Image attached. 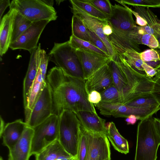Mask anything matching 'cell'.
Returning <instances> with one entry per match:
<instances>
[{
	"label": "cell",
	"mask_w": 160,
	"mask_h": 160,
	"mask_svg": "<svg viewBox=\"0 0 160 160\" xmlns=\"http://www.w3.org/2000/svg\"><path fill=\"white\" fill-rule=\"evenodd\" d=\"M85 80L63 73H55L48 79L53 114L59 116L64 110L75 113L81 111L96 112L92 103L88 98Z\"/></svg>",
	"instance_id": "1"
},
{
	"label": "cell",
	"mask_w": 160,
	"mask_h": 160,
	"mask_svg": "<svg viewBox=\"0 0 160 160\" xmlns=\"http://www.w3.org/2000/svg\"><path fill=\"white\" fill-rule=\"evenodd\" d=\"M107 64L113 84L120 93L121 103L125 104L152 93L154 83L152 78L136 71L121 55H116Z\"/></svg>",
	"instance_id": "2"
},
{
	"label": "cell",
	"mask_w": 160,
	"mask_h": 160,
	"mask_svg": "<svg viewBox=\"0 0 160 160\" xmlns=\"http://www.w3.org/2000/svg\"><path fill=\"white\" fill-rule=\"evenodd\" d=\"M160 145V136L154 117L140 121L138 126L134 160H156Z\"/></svg>",
	"instance_id": "3"
},
{
	"label": "cell",
	"mask_w": 160,
	"mask_h": 160,
	"mask_svg": "<svg viewBox=\"0 0 160 160\" xmlns=\"http://www.w3.org/2000/svg\"><path fill=\"white\" fill-rule=\"evenodd\" d=\"M48 56L49 61L53 62L68 75L85 80L76 49L71 46L69 41L61 43L54 42Z\"/></svg>",
	"instance_id": "4"
},
{
	"label": "cell",
	"mask_w": 160,
	"mask_h": 160,
	"mask_svg": "<svg viewBox=\"0 0 160 160\" xmlns=\"http://www.w3.org/2000/svg\"><path fill=\"white\" fill-rule=\"evenodd\" d=\"M80 123L76 113L64 110L59 116L58 140L64 149L77 158Z\"/></svg>",
	"instance_id": "5"
},
{
	"label": "cell",
	"mask_w": 160,
	"mask_h": 160,
	"mask_svg": "<svg viewBox=\"0 0 160 160\" xmlns=\"http://www.w3.org/2000/svg\"><path fill=\"white\" fill-rule=\"evenodd\" d=\"M9 8L15 9L32 22L43 20L50 22L58 17L54 8L46 5L42 0H13Z\"/></svg>",
	"instance_id": "6"
},
{
	"label": "cell",
	"mask_w": 160,
	"mask_h": 160,
	"mask_svg": "<svg viewBox=\"0 0 160 160\" xmlns=\"http://www.w3.org/2000/svg\"><path fill=\"white\" fill-rule=\"evenodd\" d=\"M59 123V116L52 114L33 128L31 156L38 153L58 139Z\"/></svg>",
	"instance_id": "7"
},
{
	"label": "cell",
	"mask_w": 160,
	"mask_h": 160,
	"mask_svg": "<svg viewBox=\"0 0 160 160\" xmlns=\"http://www.w3.org/2000/svg\"><path fill=\"white\" fill-rule=\"evenodd\" d=\"M53 114L52 101L51 91L47 84L37 100L28 122L27 127L33 128Z\"/></svg>",
	"instance_id": "8"
},
{
	"label": "cell",
	"mask_w": 160,
	"mask_h": 160,
	"mask_svg": "<svg viewBox=\"0 0 160 160\" xmlns=\"http://www.w3.org/2000/svg\"><path fill=\"white\" fill-rule=\"evenodd\" d=\"M50 22L48 20H43L33 22L15 41L10 43L9 48L12 50H27L31 54L37 48L38 43L41 35Z\"/></svg>",
	"instance_id": "9"
},
{
	"label": "cell",
	"mask_w": 160,
	"mask_h": 160,
	"mask_svg": "<svg viewBox=\"0 0 160 160\" xmlns=\"http://www.w3.org/2000/svg\"><path fill=\"white\" fill-rule=\"evenodd\" d=\"M124 7L115 4L112 5L111 14L107 19L113 31L124 33L131 31L136 25L132 13L127 6L121 4Z\"/></svg>",
	"instance_id": "10"
},
{
	"label": "cell",
	"mask_w": 160,
	"mask_h": 160,
	"mask_svg": "<svg viewBox=\"0 0 160 160\" xmlns=\"http://www.w3.org/2000/svg\"><path fill=\"white\" fill-rule=\"evenodd\" d=\"M71 9L73 14L78 16L88 30L94 32L103 41L107 48L110 57L113 58L115 54L108 37L104 34L103 28L108 22L107 19H101L92 17L72 3Z\"/></svg>",
	"instance_id": "11"
},
{
	"label": "cell",
	"mask_w": 160,
	"mask_h": 160,
	"mask_svg": "<svg viewBox=\"0 0 160 160\" xmlns=\"http://www.w3.org/2000/svg\"><path fill=\"white\" fill-rule=\"evenodd\" d=\"M111 158L110 144L106 134L91 132L86 160H105Z\"/></svg>",
	"instance_id": "12"
},
{
	"label": "cell",
	"mask_w": 160,
	"mask_h": 160,
	"mask_svg": "<svg viewBox=\"0 0 160 160\" xmlns=\"http://www.w3.org/2000/svg\"><path fill=\"white\" fill-rule=\"evenodd\" d=\"M76 51L82 68L85 80L94 72L107 64L111 59L84 49H78Z\"/></svg>",
	"instance_id": "13"
},
{
	"label": "cell",
	"mask_w": 160,
	"mask_h": 160,
	"mask_svg": "<svg viewBox=\"0 0 160 160\" xmlns=\"http://www.w3.org/2000/svg\"><path fill=\"white\" fill-rule=\"evenodd\" d=\"M85 88L88 94L92 91L101 93L112 85V75L107 64L92 74L86 80Z\"/></svg>",
	"instance_id": "14"
},
{
	"label": "cell",
	"mask_w": 160,
	"mask_h": 160,
	"mask_svg": "<svg viewBox=\"0 0 160 160\" xmlns=\"http://www.w3.org/2000/svg\"><path fill=\"white\" fill-rule=\"evenodd\" d=\"M33 128L27 127L22 136L9 150L8 160H29L30 157Z\"/></svg>",
	"instance_id": "15"
},
{
	"label": "cell",
	"mask_w": 160,
	"mask_h": 160,
	"mask_svg": "<svg viewBox=\"0 0 160 160\" xmlns=\"http://www.w3.org/2000/svg\"><path fill=\"white\" fill-rule=\"evenodd\" d=\"M27 127L26 123L21 119L5 124L0 133L3 145L9 150L12 148L20 139Z\"/></svg>",
	"instance_id": "16"
},
{
	"label": "cell",
	"mask_w": 160,
	"mask_h": 160,
	"mask_svg": "<svg viewBox=\"0 0 160 160\" xmlns=\"http://www.w3.org/2000/svg\"><path fill=\"white\" fill-rule=\"evenodd\" d=\"M41 48V44L39 43L37 48L31 54L28 68L23 81V95L24 110L27 107L30 91L39 68Z\"/></svg>",
	"instance_id": "17"
},
{
	"label": "cell",
	"mask_w": 160,
	"mask_h": 160,
	"mask_svg": "<svg viewBox=\"0 0 160 160\" xmlns=\"http://www.w3.org/2000/svg\"><path fill=\"white\" fill-rule=\"evenodd\" d=\"M16 10L10 9L0 21V55L1 57L8 51L11 43L13 22Z\"/></svg>",
	"instance_id": "18"
},
{
	"label": "cell",
	"mask_w": 160,
	"mask_h": 160,
	"mask_svg": "<svg viewBox=\"0 0 160 160\" xmlns=\"http://www.w3.org/2000/svg\"><path fill=\"white\" fill-rule=\"evenodd\" d=\"M81 125L88 130L94 133H106V121L96 112L81 111L75 113Z\"/></svg>",
	"instance_id": "19"
},
{
	"label": "cell",
	"mask_w": 160,
	"mask_h": 160,
	"mask_svg": "<svg viewBox=\"0 0 160 160\" xmlns=\"http://www.w3.org/2000/svg\"><path fill=\"white\" fill-rule=\"evenodd\" d=\"M34 156L35 160H77L64 149L58 139Z\"/></svg>",
	"instance_id": "20"
},
{
	"label": "cell",
	"mask_w": 160,
	"mask_h": 160,
	"mask_svg": "<svg viewBox=\"0 0 160 160\" xmlns=\"http://www.w3.org/2000/svg\"><path fill=\"white\" fill-rule=\"evenodd\" d=\"M106 135L114 148L118 152L127 154L129 152L128 142L119 133L112 122L106 124Z\"/></svg>",
	"instance_id": "21"
},
{
	"label": "cell",
	"mask_w": 160,
	"mask_h": 160,
	"mask_svg": "<svg viewBox=\"0 0 160 160\" xmlns=\"http://www.w3.org/2000/svg\"><path fill=\"white\" fill-rule=\"evenodd\" d=\"M126 104L132 107L152 110H160V105L152 93L134 99Z\"/></svg>",
	"instance_id": "22"
},
{
	"label": "cell",
	"mask_w": 160,
	"mask_h": 160,
	"mask_svg": "<svg viewBox=\"0 0 160 160\" xmlns=\"http://www.w3.org/2000/svg\"><path fill=\"white\" fill-rule=\"evenodd\" d=\"M130 39L135 42L146 45L151 49H159L160 46L154 35L148 33L139 34L132 29L128 33Z\"/></svg>",
	"instance_id": "23"
},
{
	"label": "cell",
	"mask_w": 160,
	"mask_h": 160,
	"mask_svg": "<svg viewBox=\"0 0 160 160\" xmlns=\"http://www.w3.org/2000/svg\"><path fill=\"white\" fill-rule=\"evenodd\" d=\"M91 132L80 125L77 160H86L89 147Z\"/></svg>",
	"instance_id": "24"
},
{
	"label": "cell",
	"mask_w": 160,
	"mask_h": 160,
	"mask_svg": "<svg viewBox=\"0 0 160 160\" xmlns=\"http://www.w3.org/2000/svg\"><path fill=\"white\" fill-rule=\"evenodd\" d=\"M32 22L17 12L13 22L11 43L15 41Z\"/></svg>",
	"instance_id": "25"
},
{
	"label": "cell",
	"mask_w": 160,
	"mask_h": 160,
	"mask_svg": "<svg viewBox=\"0 0 160 160\" xmlns=\"http://www.w3.org/2000/svg\"><path fill=\"white\" fill-rule=\"evenodd\" d=\"M140 52L134 50H128L122 54L128 64L135 70L143 74H146L142 67L144 62L140 57Z\"/></svg>",
	"instance_id": "26"
},
{
	"label": "cell",
	"mask_w": 160,
	"mask_h": 160,
	"mask_svg": "<svg viewBox=\"0 0 160 160\" xmlns=\"http://www.w3.org/2000/svg\"><path fill=\"white\" fill-rule=\"evenodd\" d=\"M71 26L72 35L80 39L90 42V38L88 29L78 15L73 14Z\"/></svg>",
	"instance_id": "27"
},
{
	"label": "cell",
	"mask_w": 160,
	"mask_h": 160,
	"mask_svg": "<svg viewBox=\"0 0 160 160\" xmlns=\"http://www.w3.org/2000/svg\"><path fill=\"white\" fill-rule=\"evenodd\" d=\"M70 2L92 17L103 19H107L109 17L86 0H70Z\"/></svg>",
	"instance_id": "28"
},
{
	"label": "cell",
	"mask_w": 160,
	"mask_h": 160,
	"mask_svg": "<svg viewBox=\"0 0 160 160\" xmlns=\"http://www.w3.org/2000/svg\"><path fill=\"white\" fill-rule=\"evenodd\" d=\"M134 11L137 12L147 22L148 25L159 33L158 25L160 20L150 10L149 8L135 6Z\"/></svg>",
	"instance_id": "29"
},
{
	"label": "cell",
	"mask_w": 160,
	"mask_h": 160,
	"mask_svg": "<svg viewBox=\"0 0 160 160\" xmlns=\"http://www.w3.org/2000/svg\"><path fill=\"white\" fill-rule=\"evenodd\" d=\"M69 41L71 46L75 49H84L108 57L105 53L90 42L78 38L72 35L70 37Z\"/></svg>",
	"instance_id": "30"
},
{
	"label": "cell",
	"mask_w": 160,
	"mask_h": 160,
	"mask_svg": "<svg viewBox=\"0 0 160 160\" xmlns=\"http://www.w3.org/2000/svg\"><path fill=\"white\" fill-rule=\"evenodd\" d=\"M101 93V102L108 103H121V97L119 91L113 85Z\"/></svg>",
	"instance_id": "31"
},
{
	"label": "cell",
	"mask_w": 160,
	"mask_h": 160,
	"mask_svg": "<svg viewBox=\"0 0 160 160\" xmlns=\"http://www.w3.org/2000/svg\"><path fill=\"white\" fill-rule=\"evenodd\" d=\"M115 1L120 4H127L134 7L153 8L160 7V4L157 3L154 0H116Z\"/></svg>",
	"instance_id": "32"
},
{
	"label": "cell",
	"mask_w": 160,
	"mask_h": 160,
	"mask_svg": "<svg viewBox=\"0 0 160 160\" xmlns=\"http://www.w3.org/2000/svg\"><path fill=\"white\" fill-rule=\"evenodd\" d=\"M103 13L110 16L111 13L112 5L109 0H86Z\"/></svg>",
	"instance_id": "33"
},
{
	"label": "cell",
	"mask_w": 160,
	"mask_h": 160,
	"mask_svg": "<svg viewBox=\"0 0 160 160\" xmlns=\"http://www.w3.org/2000/svg\"><path fill=\"white\" fill-rule=\"evenodd\" d=\"M141 60L145 62L160 60V49H150L140 52Z\"/></svg>",
	"instance_id": "34"
},
{
	"label": "cell",
	"mask_w": 160,
	"mask_h": 160,
	"mask_svg": "<svg viewBox=\"0 0 160 160\" xmlns=\"http://www.w3.org/2000/svg\"><path fill=\"white\" fill-rule=\"evenodd\" d=\"M88 32L90 38V42L104 52L109 57H110L108 49L101 39L93 32L88 29Z\"/></svg>",
	"instance_id": "35"
},
{
	"label": "cell",
	"mask_w": 160,
	"mask_h": 160,
	"mask_svg": "<svg viewBox=\"0 0 160 160\" xmlns=\"http://www.w3.org/2000/svg\"><path fill=\"white\" fill-rule=\"evenodd\" d=\"M48 58L45 51L41 48L39 51V67L40 68L42 76L46 78V75L48 63Z\"/></svg>",
	"instance_id": "36"
},
{
	"label": "cell",
	"mask_w": 160,
	"mask_h": 160,
	"mask_svg": "<svg viewBox=\"0 0 160 160\" xmlns=\"http://www.w3.org/2000/svg\"><path fill=\"white\" fill-rule=\"evenodd\" d=\"M132 29L135 32L139 34L148 33L154 36L157 33L152 28L148 25L144 26L136 25Z\"/></svg>",
	"instance_id": "37"
},
{
	"label": "cell",
	"mask_w": 160,
	"mask_h": 160,
	"mask_svg": "<svg viewBox=\"0 0 160 160\" xmlns=\"http://www.w3.org/2000/svg\"><path fill=\"white\" fill-rule=\"evenodd\" d=\"M88 98L90 102L95 105L101 102L102 97L100 92L94 90L88 94Z\"/></svg>",
	"instance_id": "38"
},
{
	"label": "cell",
	"mask_w": 160,
	"mask_h": 160,
	"mask_svg": "<svg viewBox=\"0 0 160 160\" xmlns=\"http://www.w3.org/2000/svg\"><path fill=\"white\" fill-rule=\"evenodd\" d=\"M128 8L132 12L136 18V24L140 26H144L148 25V23L147 21L143 18L137 12L132 10L127 6Z\"/></svg>",
	"instance_id": "39"
},
{
	"label": "cell",
	"mask_w": 160,
	"mask_h": 160,
	"mask_svg": "<svg viewBox=\"0 0 160 160\" xmlns=\"http://www.w3.org/2000/svg\"><path fill=\"white\" fill-rule=\"evenodd\" d=\"M154 82L152 92L160 91V68L157 70V72L152 78Z\"/></svg>",
	"instance_id": "40"
},
{
	"label": "cell",
	"mask_w": 160,
	"mask_h": 160,
	"mask_svg": "<svg viewBox=\"0 0 160 160\" xmlns=\"http://www.w3.org/2000/svg\"><path fill=\"white\" fill-rule=\"evenodd\" d=\"M142 67L146 74L150 77L152 78L157 73V70L145 62L142 65Z\"/></svg>",
	"instance_id": "41"
},
{
	"label": "cell",
	"mask_w": 160,
	"mask_h": 160,
	"mask_svg": "<svg viewBox=\"0 0 160 160\" xmlns=\"http://www.w3.org/2000/svg\"><path fill=\"white\" fill-rule=\"evenodd\" d=\"M11 2L9 0H0V20L6 9L10 6Z\"/></svg>",
	"instance_id": "42"
},
{
	"label": "cell",
	"mask_w": 160,
	"mask_h": 160,
	"mask_svg": "<svg viewBox=\"0 0 160 160\" xmlns=\"http://www.w3.org/2000/svg\"><path fill=\"white\" fill-rule=\"evenodd\" d=\"M103 31L104 34L107 37L112 33V29L108 22L103 27Z\"/></svg>",
	"instance_id": "43"
},
{
	"label": "cell",
	"mask_w": 160,
	"mask_h": 160,
	"mask_svg": "<svg viewBox=\"0 0 160 160\" xmlns=\"http://www.w3.org/2000/svg\"><path fill=\"white\" fill-rule=\"evenodd\" d=\"M138 120L137 117L134 115H131L126 118L125 120L127 125H133Z\"/></svg>",
	"instance_id": "44"
},
{
	"label": "cell",
	"mask_w": 160,
	"mask_h": 160,
	"mask_svg": "<svg viewBox=\"0 0 160 160\" xmlns=\"http://www.w3.org/2000/svg\"><path fill=\"white\" fill-rule=\"evenodd\" d=\"M154 119L157 129L160 136V119L154 117Z\"/></svg>",
	"instance_id": "45"
},
{
	"label": "cell",
	"mask_w": 160,
	"mask_h": 160,
	"mask_svg": "<svg viewBox=\"0 0 160 160\" xmlns=\"http://www.w3.org/2000/svg\"><path fill=\"white\" fill-rule=\"evenodd\" d=\"M42 1L46 5L51 7H53L54 1L53 0H42Z\"/></svg>",
	"instance_id": "46"
},
{
	"label": "cell",
	"mask_w": 160,
	"mask_h": 160,
	"mask_svg": "<svg viewBox=\"0 0 160 160\" xmlns=\"http://www.w3.org/2000/svg\"><path fill=\"white\" fill-rule=\"evenodd\" d=\"M160 105V91L152 92Z\"/></svg>",
	"instance_id": "47"
},
{
	"label": "cell",
	"mask_w": 160,
	"mask_h": 160,
	"mask_svg": "<svg viewBox=\"0 0 160 160\" xmlns=\"http://www.w3.org/2000/svg\"><path fill=\"white\" fill-rule=\"evenodd\" d=\"M154 37L157 40L158 43L160 46V34L157 33L154 36Z\"/></svg>",
	"instance_id": "48"
},
{
	"label": "cell",
	"mask_w": 160,
	"mask_h": 160,
	"mask_svg": "<svg viewBox=\"0 0 160 160\" xmlns=\"http://www.w3.org/2000/svg\"><path fill=\"white\" fill-rule=\"evenodd\" d=\"M63 1L62 0H57L56 1L57 4H59L60 3H61V2H63Z\"/></svg>",
	"instance_id": "49"
},
{
	"label": "cell",
	"mask_w": 160,
	"mask_h": 160,
	"mask_svg": "<svg viewBox=\"0 0 160 160\" xmlns=\"http://www.w3.org/2000/svg\"><path fill=\"white\" fill-rule=\"evenodd\" d=\"M158 29L159 34H160V23L158 24Z\"/></svg>",
	"instance_id": "50"
},
{
	"label": "cell",
	"mask_w": 160,
	"mask_h": 160,
	"mask_svg": "<svg viewBox=\"0 0 160 160\" xmlns=\"http://www.w3.org/2000/svg\"><path fill=\"white\" fill-rule=\"evenodd\" d=\"M154 1L157 3L160 4V0H154Z\"/></svg>",
	"instance_id": "51"
},
{
	"label": "cell",
	"mask_w": 160,
	"mask_h": 160,
	"mask_svg": "<svg viewBox=\"0 0 160 160\" xmlns=\"http://www.w3.org/2000/svg\"><path fill=\"white\" fill-rule=\"evenodd\" d=\"M0 160H3L2 157H1L0 158Z\"/></svg>",
	"instance_id": "52"
},
{
	"label": "cell",
	"mask_w": 160,
	"mask_h": 160,
	"mask_svg": "<svg viewBox=\"0 0 160 160\" xmlns=\"http://www.w3.org/2000/svg\"><path fill=\"white\" fill-rule=\"evenodd\" d=\"M105 160H111V159H106Z\"/></svg>",
	"instance_id": "53"
}]
</instances>
